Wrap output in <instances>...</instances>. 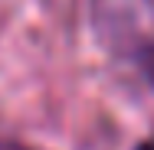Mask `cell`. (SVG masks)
Returning <instances> with one entry per match:
<instances>
[{"mask_svg": "<svg viewBox=\"0 0 154 150\" xmlns=\"http://www.w3.org/2000/svg\"><path fill=\"white\" fill-rule=\"evenodd\" d=\"M144 72H148V78H151V85H154V49L144 52Z\"/></svg>", "mask_w": 154, "mask_h": 150, "instance_id": "obj_1", "label": "cell"}, {"mask_svg": "<svg viewBox=\"0 0 154 150\" xmlns=\"http://www.w3.org/2000/svg\"><path fill=\"white\" fill-rule=\"evenodd\" d=\"M134 150H154V140H144V144H138Z\"/></svg>", "mask_w": 154, "mask_h": 150, "instance_id": "obj_2", "label": "cell"}]
</instances>
